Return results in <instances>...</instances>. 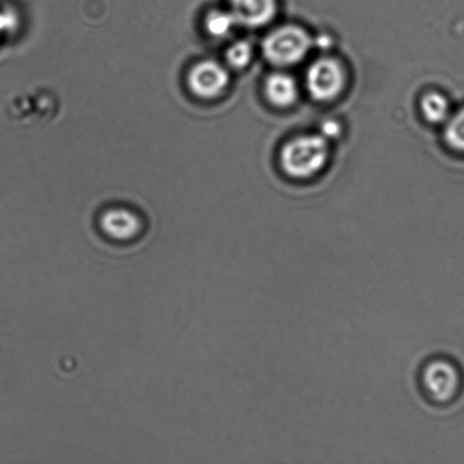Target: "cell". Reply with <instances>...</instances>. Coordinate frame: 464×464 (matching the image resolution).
<instances>
[{
	"label": "cell",
	"instance_id": "cell-3",
	"mask_svg": "<svg viewBox=\"0 0 464 464\" xmlns=\"http://www.w3.org/2000/svg\"><path fill=\"white\" fill-rule=\"evenodd\" d=\"M311 45V36L306 31L298 26H284L266 36L263 53L273 65L290 66L302 62Z\"/></svg>",
	"mask_w": 464,
	"mask_h": 464
},
{
	"label": "cell",
	"instance_id": "cell-11",
	"mask_svg": "<svg viewBox=\"0 0 464 464\" xmlns=\"http://www.w3.org/2000/svg\"><path fill=\"white\" fill-rule=\"evenodd\" d=\"M445 140L453 149L464 152V108L449 121Z\"/></svg>",
	"mask_w": 464,
	"mask_h": 464
},
{
	"label": "cell",
	"instance_id": "cell-9",
	"mask_svg": "<svg viewBox=\"0 0 464 464\" xmlns=\"http://www.w3.org/2000/svg\"><path fill=\"white\" fill-rule=\"evenodd\" d=\"M237 25L238 23L230 11H212L208 14L206 21H204L208 34L217 39H224L228 36Z\"/></svg>",
	"mask_w": 464,
	"mask_h": 464
},
{
	"label": "cell",
	"instance_id": "cell-1",
	"mask_svg": "<svg viewBox=\"0 0 464 464\" xmlns=\"http://www.w3.org/2000/svg\"><path fill=\"white\" fill-rule=\"evenodd\" d=\"M418 388L426 402L445 406L457 398L461 385L458 367L444 357H431L421 363Z\"/></svg>",
	"mask_w": 464,
	"mask_h": 464
},
{
	"label": "cell",
	"instance_id": "cell-5",
	"mask_svg": "<svg viewBox=\"0 0 464 464\" xmlns=\"http://www.w3.org/2000/svg\"><path fill=\"white\" fill-rule=\"evenodd\" d=\"M190 92L202 100L219 97L228 88L229 72L215 61H203L190 68L188 75Z\"/></svg>",
	"mask_w": 464,
	"mask_h": 464
},
{
	"label": "cell",
	"instance_id": "cell-6",
	"mask_svg": "<svg viewBox=\"0 0 464 464\" xmlns=\"http://www.w3.org/2000/svg\"><path fill=\"white\" fill-rule=\"evenodd\" d=\"M237 23L247 27L267 24L276 15V0H229Z\"/></svg>",
	"mask_w": 464,
	"mask_h": 464
},
{
	"label": "cell",
	"instance_id": "cell-4",
	"mask_svg": "<svg viewBox=\"0 0 464 464\" xmlns=\"http://www.w3.org/2000/svg\"><path fill=\"white\" fill-rule=\"evenodd\" d=\"M345 76L343 66L334 59L322 58L308 68L306 84L309 93L318 102H331L343 90Z\"/></svg>",
	"mask_w": 464,
	"mask_h": 464
},
{
	"label": "cell",
	"instance_id": "cell-2",
	"mask_svg": "<svg viewBox=\"0 0 464 464\" xmlns=\"http://www.w3.org/2000/svg\"><path fill=\"white\" fill-rule=\"evenodd\" d=\"M329 148L321 135H304L289 140L281 151V166L295 179L315 175L325 166Z\"/></svg>",
	"mask_w": 464,
	"mask_h": 464
},
{
	"label": "cell",
	"instance_id": "cell-10",
	"mask_svg": "<svg viewBox=\"0 0 464 464\" xmlns=\"http://www.w3.org/2000/svg\"><path fill=\"white\" fill-rule=\"evenodd\" d=\"M420 106L427 121L434 124L447 121L450 107L444 95L438 92L427 93L422 97Z\"/></svg>",
	"mask_w": 464,
	"mask_h": 464
},
{
	"label": "cell",
	"instance_id": "cell-7",
	"mask_svg": "<svg viewBox=\"0 0 464 464\" xmlns=\"http://www.w3.org/2000/svg\"><path fill=\"white\" fill-rule=\"evenodd\" d=\"M102 228L111 238L126 240L139 235L142 221L136 213L127 208H111L102 217Z\"/></svg>",
	"mask_w": 464,
	"mask_h": 464
},
{
	"label": "cell",
	"instance_id": "cell-12",
	"mask_svg": "<svg viewBox=\"0 0 464 464\" xmlns=\"http://www.w3.org/2000/svg\"><path fill=\"white\" fill-rule=\"evenodd\" d=\"M253 56L252 45L246 41H238L231 44L226 53V61L232 68H244L248 65Z\"/></svg>",
	"mask_w": 464,
	"mask_h": 464
},
{
	"label": "cell",
	"instance_id": "cell-13",
	"mask_svg": "<svg viewBox=\"0 0 464 464\" xmlns=\"http://www.w3.org/2000/svg\"><path fill=\"white\" fill-rule=\"evenodd\" d=\"M340 125L334 121H327L322 126L323 138L334 139L340 134Z\"/></svg>",
	"mask_w": 464,
	"mask_h": 464
},
{
	"label": "cell",
	"instance_id": "cell-8",
	"mask_svg": "<svg viewBox=\"0 0 464 464\" xmlns=\"http://www.w3.org/2000/svg\"><path fill=\"white\" fill-rule=\"evenodd\" d=\"M266 93L270 102L276 107H289L298 97L297 83L285 72H276L267 77Z\"/></svg>",
	"mask_w": 464,
	"mask_h": 464
}]
</instances>
